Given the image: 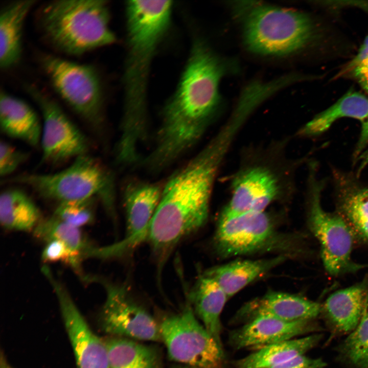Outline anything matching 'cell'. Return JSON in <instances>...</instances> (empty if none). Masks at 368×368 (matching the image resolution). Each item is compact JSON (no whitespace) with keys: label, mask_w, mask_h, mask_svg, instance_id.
<instances>
[{"label":"cell","mask_w":368,"mask_h":368,"mask_svg":"<svg viewBox=\"0 0 368 368\" xmlns=\"http://www.w3.org/2000/svg\"><path fill=\"white\" fill-rule=\"evenodd\" d=\"M338 196V214L347 223L356 239L368 243V188L347 184Z\"/></svg>","instance_id":"4316f807"},{"label":"cell","mask_w":368,"mask_h":368,"mask_svg":"<svg viewBox=\"0 0 368 368\" xmlns=\"http://www.w3.org/2000/svg\"><path fill=\"white\" fill-rule=\"evenodd\" d=\"M224 156L208 143L164 183L146 238L154 252L167 254L207 221L215 180Z\"/></svg>","instance_id":"7a4b0ae2"},{"label":"cell","mask_w":368,"mask_h":368,"mask_svg":"<svg viewBox=\"0 0 368 368\" xmlns=\"http://www.w3.org/2000/svg\"><path fill=\"white\" fill-rule=\"evenodd\" d=\"M308 214V225L320 245L324 267L331 275L356 272L368 264L354 261L351 257L355 237L344 219L338 213L326 212L320 203V188L313 185Z\"/></svg>","instance_id":"30bf717a"},{"label":"cell","mask_w":368,"mask_h":368,"mask_svg":"<svg viewBox=\"0 0 368 368\" xmlns=\"http://www.w3.org/2000/svg\"><path fill=\"white\" fill-rule=\"evenodd\" d=\"M96 199L93 198L60 202L53 216L70 225L80 228L94 220Z\"/></svg>","instance_id":"f546056e"},{"label":"cell","mask_w":368,"mask_h":368,"mask_svg":"<svg viewBox=\"0 0 368 368\" xmlns=\"http://www.w3.org/2000/svg\"><path fill=\"white\" fill-rule=\"evenodd\" d=\"M327 363L321 358L302 355L270 368H324Z\"/></svg>","instance_id":"d6a6232c"},{"label":"cell","mask_w":368,"mask_h":368,"mask_svg":"<svg viewBox=\"0 0 368 368\" xmlns=\"http://www.w3.org/2000/svg\"><path fill=\"white\" fill-rule=\"evenodd\" d=\"M367 63H368V35L364 39L357 54L344 66L338 76L352 72L355 68Z\"/></svg>","instance_id":"836d02e7"},{"label":"cell","mask_w":368,"mask_h":368,"mask_svg":"<svg viewBox=\"0 0 368 368\" xmlns=\"http://www.w3.org/2000/svg\"><path fill=\"white\" fill-rule=\"evenodd\" d=\"M323 334L315 333L301 338L273 343L255 351L237 360L236 368H270L296 356L305 355L321 341Z\"/></svg>","instance_id":"cb8c5ba5"},{"label":"cell","mask_w":368,"mask_h":368,"mask_svg":"<svg viewBox=\"0 0 368 368\" xmlns=\"http://www.w3.org/2000/svg\"><path fill=\"white\" fill-rule=\"evenodd\" d=\"M41 66L57 94L95 129L103 123V94L99 74L89 64L52 55L41 56Z\"/></svg>","instance_id":"52a82bcc"},{"label":"cell","mask_w":368,"mask_h":368,"mask_svg":"<svg viewBox=\"0 0 368 368\" xmlns=\"http://www.w3.org/2000/svg\"><path fill=\"white\" fill-rule=\"evenodd\" d=\"M110 12L103 0H57L41 9L39 23L49 42L58 50L81 55L110 45L116 37L109 26Z\"/></svg>","instance_id":"5b68a950"},{"label":"cell","mask_w":368,"mask_h":368,"mask_svg":"<svg viewBox=\"0 0 368 368\" xmlns=\"http://www.w3.org/2000/svg\"><path fill=\"white\" fill-rule=\"evenodd\" d=\"M104 340L110 368H163L155 348L122 337L111 336Z\"/></svg>","instance_id":"484cf974"},{"label":"cell","mask_w":368,"mask_h":368,"mask_svg":"<svg viewBox=\"0 0 368 368\" xmlns=\"http://www.w3.org/2000/svg\"><path fill=\"white\" fill-rule=\"evenodd\" d=\"M164 183L136 178L127 180L122 191L127 222L125 239L135 243L146 238L159 203Z\"/></svg>","instance_id":"e0dca14e"},{"label":"cell","mask_w":368,"mask_h":368,"mask_svg":"<svg viewBox=\"0 0 368 368\" xmlns=\"http://www.w3.org/2000/svg\"><path fill=\"white\" fill-rule=\"evenodd\" d=\"M367 368H368V367H367Z\"/></svg>","instance_id":"ab89813d"},{"label":"cell","mask_w":368,"mask_h":368,"mask_svg":"<svg viewBox=\"0 0 368 368\" xmlns=\"http://www.w3.org/2000/svg\"><path fill=\"white\" fill-rule=\"evenodd\" d=\"M42 220L35 203L24 191L16 188L4 190L0 196V221L8 230L33 231Z\"/></svg>","instance_id":"d4e9b609"},{"label":"cell","mask_w":368,"mask_h":368,"mask_svg":"<svg viewBox=\"0 0 368 368\" xmlns=\"http://www.w3.org/2000/svg\"><path fill=\"white\" fill-rule=\"evenodd\" d=\"M321 306L302 295L270 291L246 303L237 312L234 320L246 323L261 316L287 321L314 320L320 315Z\"/></svg>","instance_id":"2e32d148"},{"label":"cell","mask_w":368,"mask_h":368,"mask_svg":"<svg viewBox=\"0 0 368 368\" xmlns=\"http://www.w3.org/2000/svg\"><path fill=\"white\" fill-rule=\"evenodd\" d=\"M174 368H199V367L181 364V365L176 366Z\"/></svg>","instance_id":"74e56055"},{"label":"cell","mask_w":368,"mask_h":368,"mask_svg":"<svg viewBox=\"0 0 368 368\" xmlns=\"http://www.w3.org/2000/svg\"><path fill=\"white\" fill-rule=\"evenodd\" d=\"M41 259L45 262H63L73 268L83 279L86 278L82 271V260L59 241L52 240L46 243L42 252Z\"/></svg>","instance_id":"4dcf8cb0"},{"label":"cell","mask_w":368,"mask_h":368,"mask_svg":"<svg viewBox=\"0 0 368 368\" xmlns=\"http://www.w3.org/2000/svg\"><path fill=\"white\" fill-rule=\"evenodd\" d=\"M158 325L171 360L199 368L221 366L222 348L197 319L191 304L164 317Z\"/></svg>","instance_id":"ba28073f"},{"label":"cell","mask_w":368,"mask_h":368,"mask_svg":"<svg viewBox=\"0 0 368 368\" xmlns=\"http://www.w3.org/2000/svg\"><path fill=\"white\" fill-rule=\"evenodd\" d=\"M279 194V181L273 173L265 168L251 167L234 179L232 197L220 216L263 212Z\"/></svg>","instance_id":"9a60e30c"},{"label":"cell","mask_w":368,"mask_h":368,"mask_svg":"<svg viewBox=\"0 0 368 368\" xmlns=\"http://www.w3.org/2000/svg\"><path fill=\"white\" fill-rule=\"evenodd\" d=\"M321 327L314 320L287 321L269 316L255 317L233 331L229 340L236 349L254 351L295 338L302 335L319 333Z\"/></svg>","instance_id":"5bb4252c"},{"label":"cell","mask_w":368,"mask_h":368,"mask_svg":"<svg viewBox=\"0 0 368 368\" xmlns=\"http://www.w3.org/2000/svg\"><path fill=\"white\" fill-rule=\"evenodd\" d=\"M25 88L42 112L41 162L58 164L88 154V140L60 106L35 86Z\"/></svg>","instance_id":"8fae6325"},{"label":"cell","mask_w":368,"mask_h":368,"mask_svg":"<svg viewBox=\"0 0 368 368\" xmlns=\"http://www.w3.org/2000/svg\"><path fill=\"white\" fill-rule=\"evenodd\" d=\"M231 8L241 26L244 44L252 53L290 56L316 38V26L306 13L257 1H236Z\"/></svg>","instance_id":"277c9868"},{"label":"cell","mask_w":368,"mask_h":368,"mask_svg":"<svg viewBox=\"0 0 368 368\" xmlns=\"http://www.w3.org/2000/svg\"><path fill=\"white\" fill-rule=\"evenodd\" d=\"M0 368H12L7 362L5 357L1 355L0 361Z\"/></svg>","instance_id":"8d00e7d4"},{"label":"cell","mask_w":368,"mask_h":368,"mask_svg":"<svg viewBox=\"0 0 368 368\" xmlns=\"http://www.w3.org/2000/svg\"><path fill=\"white\" fill-rule=\"evenodd\" d=\"M359 158L361 160V164L359 168V171H360L368 164V150L365 151L359 157Z\"/></svg>","instance_id":"d590c367"},{"label":"cell","mask_w":368,"mask_h":368,"mask_svg":"<svg viewBox=\"0 0 368 368\" xmlns=\"http://www.w3.org/2000/svg\"><path fill=\"white\" fill-rule=\"evenodd\" d=\"M368 310V278L335 291L321 304L320 315L332 335H346Z\"/></svg>","instance_id":"ac0fdd59"},{"label":"cell","mask_w":368,"mask_h":368,"mask_svg":"<svg viewBox=\"0 0 368 368\" xmlns=\"http://www.w3.org/2000/svg\"><path fill=\"white\" fill-rule=\"evenodd\" d=\"M352 73L361 86L368 94V63L357 66Z\"/></svg>","instance_id":"e575fe53"},{"label":"cell","mask_w":368,"mask_h":368,"mask_svg":"<svg viewBox=\"0 0 368 368\" xmlns=\"http://www.w3.org/2000/svg\"><path fill=\"white\" fill-rule=\"evenodd\" d=\"M284 239L268 214L265 211L248 212L220 216L213 245L217 254L226 258L282 249L287 245Z\"/></svg>","instance_id":"9c48e42d"},{"label":"cell","mask_w":368,"mask_h":368,"mask_svg":"<svg viewBox=\"0 0 368 368\" xmlns=\"http://www.w3.org/2000/svg\"><path fill=\"white\" fill-rule=\"evenodd\" d=\"M287 258L286 255H281L269 259L237 260L210 268L204 274L215 281L229 298Z\"/></svg>","instance_id":"44dd1931"},{"label":"cell","mask_w":368,"mask_h":368,"mask_svg":"<svg viewBox=\"0 0 368 368\" xmlns=\"http://www.w3.org/2000/svg\"><path fill=\"white\" fill-rule=\"evenodd\" d=\"M352 118L361 124L360 139L355 152L360 154L368 143V98L356 91L350 90L336 103L322 111L307 123L299 131V134L313 136L327 130L338 119Z\"/></svg>","instance_id":"d6986e66"},{"label":"cell","mask_w":368,"mask_h":368,"mask_svg":"<svg viewBox=\"0 0 368 368\" xmlns=\"http://www.w3.org/2000/svg\"><path fill=\"white\" fill-rule=\"evenodd\" d=\"M66 169L53 174L27 173L5 178L4 183L20 184L40 197L59 203L95 198L115 214V183L112 173L98 159L86 154Z\"/></svg>","instance_id":"8992f818"},{"label":"cell","mask_w":368,"mask_h":368,"mask_svg":"<svg viewBox=\"0 0 368 368\" xmlns=\"http://www.w3.org/2000/svg\"><path fill=\"white\" fill-rule=\"evenodd\" d=\"M41 271L57 296L78 368H110L104 340L91 330L65 287L50 268L45 266Z\"/></svg>","instance_id":"4fadbf2b"},{"label":"cell","mask_w":368,"mask_h":368,"mask_svg":"<svg viewBox=\"0 0 368 368\" xmlns=\"http://www.w3.org/2000/svg\"><path fill=\"white\" fill-rule=\"evenodd\" d=\"M189 299L196 315L222 347L220 315L228 299L225 292L215 281L203 274L192 288Z\"/></svg>","instance_id":"603a6c76"},{"label":"cell","mask_w":368,"mask_h":368,"mask_svg":"<svg viewBox=\"0 0 368 368\" xmlns=\"http://www.w3.org/2000/svg\"><path fill=\"white\" fill-rule=\"evenodd\" d=\"M36 1L20 0L5 5L0 14V66L7 70L18 62L22 53L25 19Z\"/></svg>","instance_id":"7402d4cb"},{"label":"cell","mask_w":368,"mask_h":368,"mask_svg":"<svg viewBox=\"0 0 368 368\" xmlns=\"http://www.w3.org/2000/svg\"><path fill=\"white\" fill-rule=\"evenodd\" d=\"M33 233L35 237L45 243L52 240L62 242L81 260L90 258L95 247L86 240L79 228L70 225L53 216L42 220Z\"/></svg>","instance_id":"83f0119b"},{"label":"cell","mask_w":368,"mask_h":368,"mask_svg":"<svg viewBox=\"0 0 368 368\" xmlns=\"http://www.w3.org/2000/svg\"><path fill=\"white\" fill-rule=\"evenodd\" d=\"M172 9L169 1H131L126 5L127 54L122 117L129 124H140L148 119L149 71L169 27Z\"/></svg>","instance_id":"3957f363"},{"label":"cell","mask_w":368,"mask_h":368,"mask_svg":"<svg viewBox=\"0 0 368 368\" xmlns=\"http://www.w3.org/2000/svg\"><path fill=\"white\" fill-rule=\"evenodd\" d=\"M228 65L204 41H194L176 91L162 110L155 136L162 149L182 156L199 141L219 105V82Z\"/></svg>","instance_id":"6da1fadb"},{"label":"cell","mask_w":368,"mask_h":368,"mask_svg":"<svg viewBox=\"0 0 368 368\" xmlns=\"http://www.w3.org/2000/svg\"><path fill=\"white\" fill-rule=\"evenodd\" d=\"M0 94L1 131L9 137L37 146L42 126L36 112L24 100L3 90Z\"/></svg>","instance_id":"ffe728a7"},{"label":"cell","mask_w":368,"mask_h":368,"mask_svg":"<svg viewBox=\"0 0 368 368\" xmlns=\"http://www.w3.org/2000/svg\"><path fill=\"white\" fill-rule=\"evenodd\" d=\"M217 368H221V366H219V367H217Z\"/></svg>","instance_id":"f35d334b"},{"label":"cell","mask_w":368,"mask_h":368,"mask_svg":"<svg viewBox=\"0 0 368 368\" xmlns=\"http://www.w3.org/2000/svg\"><path fill=\"white\" fill-rule=\"evenodd\" d=\"M341 358L356 368L368 367V310L338 347Z\"/></svg>","instance_id":"f1b7e54d"},{"label":"cell","mask_w":368,"mask_h":368,"mask_svg":"<svg viewBox=\"0 0 368 368\" xmlns=\"http://www.w3.org/2000/svg\"><path fill=\"white\" fill-rule=\"evenodd\" d=\"M104 286L106 298L100 320L106 333L135 340L162 341L158 324L131 298L126 286L106 283Z\"/></svg>","instance_id":"7c38bea8"},{"label":"cell","mask_w":368,"mask_h":368,"mask_svg":"<svg viewBox=\"0 0 368 368\" xmlns=\"http://www.w3.org/2000/svg\"><path fill=\"white\" fill-rule=\"evenodd\" d=\"M29 154L13 146L9 143H0V175L7 177L14 172L28 158Z\"/></svg>","instance_id":"1f68e13d"}]
</instances>
